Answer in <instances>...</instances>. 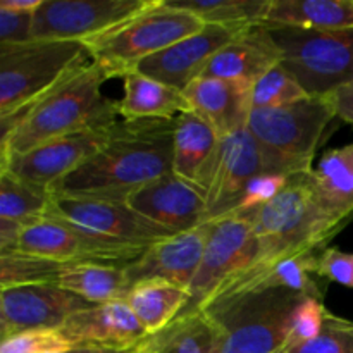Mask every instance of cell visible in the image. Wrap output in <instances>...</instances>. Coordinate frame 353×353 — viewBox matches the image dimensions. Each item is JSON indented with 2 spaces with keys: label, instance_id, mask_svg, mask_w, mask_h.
Segmentation results:
<instances>
[{
  "label": "cell",
  "instance_id": "cell-1",
  "mask_svg": "<svg viewBox=\"0 0 353 353\" xmlns=\"http://www.w3.org/2000/svg\"><path fill=\"white\" fill-rule=\"evenodd\" d=\"M174 130L176 117L121 121L107 143L50 193L126 202L145 185L171 174Z\"/></svg>",
  "mask_w": 353,
  "mask_h": 353
},
{
  "label": "cell",
  "instance_id": "cell-2",
  "mask_svg": "<svg viewBox=\"0 0 353 353\" xmlns=\"http://www.w3.org/2000/svg\"><path fill=\"white\" fill-rule=\"evenodd\" d=\"M107 74L90 62L62 79L33 105L12 116L0 117V165L12 155L97 126L117 123V100L103 97Z\"/></svg>",
  "mask_w": 353,
  "mask_h": 353
},
{
  "label": "cell",
  "instance_id": "cell-3",
  "mask_svg": "<svg viewBox=\"0 0 353 353\" xmlns=\"http://www.w3.org/2000/svg\"><path fill=\"white\" fill-rule=\"evenodd\" d=\"M247 214L257 238V255L245 271L221 286L210 300L243 285L283 259L309 250L323 252L327 248V241L345 228L324 209L312 171L290 176L286 188L274 200Z\"/></svg>",
  "mask_w": 353,
  "mask_h": 353
},
{
  "label": "cell",
  "instance_id": "cell-4",
  "mask_svg": "<svg viewBox=\"0 0 353 353\" xmlns=\"http://www.w3.org/2000/svg\"><path fill=\"white\" fill-rule=\"evenodd\" d=\"M336 119L330 97H309L278 109H255L247 130L261 148L265 172L295 176L312 171L316 152Z\"/></svg>",
  "mask_w": 353,
  "mask_h": 353
},
{
  "label": "cell",
  "instance_id": "cell-5",
  "mask_svg": "<svg viewBox=\"0 0 353 353\" xmlns=\"http://www.w3.org/2000/svg\"><path fill=\"white\" fill-rule=\"evenodd\" d=\"M203 26L205 23L195 14L155 0L154 6L133 19L85 45L92 61L105 71L107 78H124L137 71L145 59L199 33Z\"/></svg>",
  "mask_w": 353,
  "mask_h": 353
},
{
  "label": "cell",
  "instance_id": "cell-6",
  "mask_svg": "<svg viewBox=\"0 0 353 353\" xmlns=\"http://www.w3.org/2000/svg\"><path fill=\"white\" fill-rule=\"evenodd\" d=\"M90 62V52L81 41L0 45V117L28 109Z\"/></svg>",
  "mask_w": 353,
  "mask_h": 353
},
{
  "label": "cell",
  "instance_id": "cell-7",
  "mask_svg": "<svg viewBox=\"0 0 353 353\" xmlns=\"http://www.w3.org/2000/svg\"><path fill=\"white\" fill-rule=\"evenodd\" d=\"M265 28L281 52V64L310 97H330L353 81V28L338 31Z\"/></svg>",
  "mask_w": 353,
  "mask_h": 353
},
{
  "label": "cell",
  "instance_id": "cell-8",
  "mask_svg": "<svg viewBox=\"0 0 353 353\" xmlns=\"http://www.w3.org/2000/svg\"><path fill=\"white\" fill-rule=\"evenodd\" d=\"M302 296L288 290H272L205 310L224 330L221 353L288 350L292 314Z\"/></svg>",
  "mask_w": 353,
  "mask_h": 353
},
{
  "label": "cell",
  "instance_id": "cell-9",
  "mask_svg": "<svg viewBox=\"0 0 353 353\" xmlns=\"http://www.w3.org/2000/svg\"><path fill=\"white\" fill-rule=\"evenodd\" d=\"M207 224L209 233L202 264L188 288L192 300L178 317L202 310L210 296L245 271L257 255V238L247 212H233Z\"/></svg>",
  "mask_w": 353,
  "mask_h": 353
},
{
  "label": "cell",
  "instance_id": "cell-10",
  "mask_svg": "<svg viewBox=\"0 0 353 353\" xmlns=\"http://www.w3.org/2000/svg\"><path fill=\"white\" fill-rule=\"evenodd\" d=\"M45 217L64 221L90 234L130 247L148 248L176 236L172 231L152 223L126 202L52 195Z\"/></svg>",
  "mask_w": 353,
  "mask_h": 353
},
{
  "label": "cell",
  "instance_id": "cell-11",
  "mask_svg": "<svg viewBox=\"0 0 353 353\" xmlns=\"http://www.w3.org/2000/svg\"><path fill=\"white\" fill-rule=\"evenodd\" d=\"M155 0H43L34 12L33 40L86 41L154 6Z\"/></svg>",
  "mask_w": 353,
  "mask_h": 353
},
{
  "label": "cell",
  "instance_id": "cell-12",
  "mask_svg": "<svg viewBox=\"0 0 353 353\" xmlns=\"http://www.w3.org/2000/svg\"><path fill=\"white\" fill-rule=\"evenodd\" d=\"M147 248L112 243L59 219H43L23 228L16 252L65 264H100L126 268Z\"/></svg>",
  "mask_w": 353,
  "mask_h": 353
},
{
  "label": "cell",
  "instance_id": "cell-13",
  "mask_svg": "<svg viewBox=\"0 0 353 353\" xmlns=\"http://www.w3.org/2000/svg\"><path fill=\"white\" fill-rule=\"evenodd\" d=\"M265 172L261 148L247 128L219 140L200 188L205 192V221L223 219L238 209L248 183Z\"/></svg>",
  "mask_w": 353,
  "mask_h": 353
},
{
  "label": "cell",
  "instance_id": "cell-14",
  "mask_svg": "<svg viewBox=\"0 0 353 353\" xmlns=\"http://www.w3.org/2000/svg\"><path fill=\"white\" fill-rule=\"evenodd\" d=\"M116 124L65 134L26 154L12 155L7 164L0 165V172L7 171L23 181L50 190L95 155L112 137Z\"/></svg>",
  "mask_w": 353,
  "mask_h": 353
},
{
  "label": "cell",
  "instance_id": "cell-15",
  "mask_svg": "<svg viewBox=\"0 0 353 353\" xmlns=\"http://www.w3.org/2000/svg\"><path fill=\"white\" fill-rule=\"evenodd\" d=\"M93 303L55 285L0 288V338L34 330H61L74 314ZM0 340V341H2Z\"/></svg>",
  "mask_w": 353,
  "mask_h": 353
},
{
  "label": "cell",
  "instance_id": "cell-16",
  "mask_svg": "<svg viewBox=\"0 0 353 353\" xmlns=\"http://www.w3.org/2000/svg\"><path fill=\"white\" fill-rule=\"evenodd\" d=\"M243 31L247 30L205 24L199 33L190 34L165 50L145 59L137 71L185 92L195 79L202 78L210 59Z\"/></svg>",
  "mask_w": 353,
  "mask_h": 353
},
{
  "label": "cell",
  "instance_id": "cell-17",
  "mask_svg": "<svg viewBox=\"0 0 353 353\" xmlns=\"http://www.w3.org/2000/svg\"><path fill=\"white\" fill-rule=\"evenodd\" d=\"M126 203L174 234L195 230L205 221V192L174 172L145 185L128 196Z\"/></svg>",
  "mask_w": 353,
  "mask_h": 353
},
{
  "label": "cell",
  "instance_id": "cell-18",
  "mask_svg": "<svg viewBox=\"0 0 353 353\" xmlns=\"http://www.w3.org/2000/svg\"><path fill=\"white\" fill-rule=\"evenodd\" d=\"M209 224L176 234L148 247L133 264L124 268L131 286L141 281H168L190 288L199 272L205 250Z\"/></svg>",
  "mask_w": 353,
  "mask_h": 353
},
{
  "label": "cell",
  "instance_id": "cell-19",
  "mask_svg": "<svg viewBox=\"0 0 353 353\" xmlns=\"http://www.w3.org/2000/svg\"><path fill=\"white\" fill-rule=\"evenodd\" d=\"M61 333L72 345L133 350L148 336L124 300L100 303L69 317Z\"/></svg>",
  "mask_w": 353,
  "mask_h": 353
},
{
  "label": "cell",
  "instance_id": "cell-20",
  "mask_svg": "<svg viewBox=\"0 0 353 353\" xmlns=\"http://www.w3.org/2000/svg\"><path fill=\"white\" fill-rule=\"evenodd\" d=\"M281 62V52L265 26H255L224 45L207 64L202 78H219L254 86Z\"/></svg>",
  "mask_w": 353,
  "mask_h": 353
},
{
  "label": "cell",
  "instance_id": "cell-21",
  "mask_svg": "<svg viewBox=\"0 0 353 353\" xmlns=\"http://www.w3.org/2000/svg\"><path fill=\"white\" fill-rule=\"evenodd\" d=\"M252 86L219 78H199L185 90L192 110L210 124L219 138L247 128Z\"/></svg>",
  "mask_w": 353,
  "mask_h": 353
},
{
  "label": "cell",
  "instance_id": "cell-22",
  "mask_svg": "<svg viewBox=\"0 0 353 353\" xmlns=\"http://www.w3.org/2000/svg\"><path fill=\"white\" fill-rule=\"evenodd\" d=\"M319 255V250H309L283 259L259 276L248 279L243 285L234 286V288L214 296L203 310L214 309V307L234 302V300L245 299V296L257 295V293L272 292V290H288V292L299 293V295L316 296V299L323 300V286L314 279Z\"/></svg>",
  "mask_w": 353,
  "mask_h": 353
},
{
  "label": "cell",
  "instance_id": "cell-23",
  "mask_svg": "<svg viewBox=\"0 0 353 353\" xmlns=\"http://www.w3.org/2000/svg\"><path fill=\"white\" fill-rule=\"evenodd\" d=\"M124 95L117 100V114L123 121L174 119L190 112L185 92L133 71L124 76Z\"/></svg>",
  "mask_w": 353,
  "mask_h": 353
},
{
  "label": "cell",
  "instance_id": "cell-24",
  "mask_svg": "<svg viewBox=\"0 0 353 353\" xmlns=\"http://www.w3.org/2000/svg\"><path fill=\"white\" fill-rule=\"evenodd\" d=\"M223 340V326L209 312L199 310L147 336L138 348L147 353H221Z\"/></svg>",
  "mask_w": 353,
  "mask_h": 353
},
{
  "label": "cell",
  "instance_id": "cell-25",
  "mask_svg": "<svg viewBox=\"0 0 353 353\" xmlns=\"http://www.w3.org/2000/svg\"><path fill=\"white\" fill-rule=\"evenodd\" d=\"M219 140L216 130L193 110L176 117L172 172L186 181L202 185Z\"/></svg>",
  "mask_w": 353,
  "mask_h": 353
},
{
  "label": "cell",
  "instance_id": "cell-26",
  "mask_svg": "<svg viewBox=\"0 0 353 353\" xmlns=\"http://www.w3.org/2000/svg\"><path fill=\"white\" fill-rule=\"evenodd\" d=\"M262 26L316 31L352 30L353 0H272Z\"/></svg>",
  "mask_w": 353,
  "mask_h": 353
},
{
  "label": "cell",
  "instance_id": "cell-27",
  "mask_svg": "<svg viewBox=\"0 0 353 353\" xmlns=\"http://www.w3.org/2000/svg\"><path fill=\"white\" fill-rule=\"evenodd\" d=\"M312 176L324 209L345 226L353 217V141L323 154Z\"/></svg>",
  "mask_w": 353,
  "mask_h": 353
},
{
  "label": "cell",
  "instance_id": "cell-28",
  "mask_svg": "<svg viewBox=\"0 0 353 353\" xmlns=\"http://www.w3.org/2000/svg\"><path fill=\"white\" fill-rule=\"evenodd\" d=\"M190 300L192 293L181 286L168 281H141L131 286L124 302L150 336L178 319Z\"/></svg>",
  "mask_w": 353,
  "mask_h": 353
},
{
  "label": "cell",
  "instance_id": "cell-29",
  "mask_svg": "<svg viewBox=\"0 0 353 353\" xmlns=\"http://www.w3.org/2000/svg\"><path fill=\"white\" fill-rule=\"evenodd\" d=\"M57 286L81 296L93 305L119 302L126 299L131 290L124 268L100 264L69 265L59 279Z\"/></svg>",
  "mask_w": 353,
  "mask_h": 353
},
{
  "label": "cell",
  "instance_id": "cell-30",
  "mask_svg": "<svg viewBox=\"0 0 353 353\" xmlns=\"http://www.w3.org/2000/svg\"><path fill=\"white\" fill-rule=\"evenodd\" d=\"M272 0H164L169 7L188 10L205 24L248 28L262 26L268 19Z\"/></svg>",
  "mask_w": 353,
  "mask_h": 353
},
{
  "label": "cell",
  "instance_id": "cell-31",
  "mask_svg": "<svg viewBox=\"0 0 353 353\" xmlns=\"http://www.w3.org/2000/svg\"><path fill=\"white\" fill-rule=\"evenodd\" d=\"M50 190L23 181L10 172H0V219L23 226L43 219L50 205Z\"/></svg>",
  "mask_w": 353,
  "mask_h": 353
},
{
  "label": "cell",
  "instance_id": "cell-32",
  "mask_svg": "<svg viewBox=\"0 0 353 353\" xmlns=\"http://www.w3.org/2000/svg\"><path fill=\"white\" fill-rule=\"evenodd\" d=\"M72 264L52 259L10 252L0 255V288L21 285H55Z\"/></svg>",
  "mask_w": 353,
  "mask_h": 353
},
{
  "label": "cell",
  "instance_id": "cell-33",
  "mask_svg": "<svg viewBox=\"0 0 353 353\" xmlns=\"http://www.w3.org/2000/svg\"><path fill=\"white\" fill-rule=\"evenodd\" d=\"M309 93L302 88L295 76L279 62L269 69L262 78L252 86L250 103L252 110L255 109H278V107L292 105L300 100L309 99Z\"/></svg>",
  "mask_w": 353,
  "mask_h": 353
},
{
  "label": "cell",
  "instance_id": "cell-34",
  "mask_svg": "<svg viewBox=\"0 0 353 353\" xmlns=\"http://www.w3.org/2000/svg\"><path fill=\"white\" fill-rule=\"evenodd\" d=\"M288 353H353V321L327 310L319 336L288 348Z\"/></svg>",
  "mask_w": 353,
  "mask_h": 353
},
{
  "label": "cell",
  "instance_id": "cell-35",
  "mask_svg": "<svg viewBox=\"0 0 353 353\" xmlns=\"http://www.w3.org/2000/svg\"><path fill=\"white\" fill-rule=\"evenodd\" d=\"M72 347L61 330H34L0 341V353H64Z\"/></svg>",
  "mask_w": 353,
  "mask_h": 353
},
{
  "label": "cell",
  "instance_id": "cell-36",
  "mask_svg": "<svg viewBox=\"0 0 353 353\" xmlns=\"http://www.w3.org/2000/svg\"><path fill=\"white\" fill-rule=\"evenodd\" d=\"M326 314L327 309L324 307L323 300L316 299V296H302L292 314V333H290L288 348L307 343L319 336Z\"/></svg>",
  "mask_w": 353,
  "mask_h": 353
},
{
  "label": "cell",
  "instance_id": "cell-37",
  "mask_svg": "<svg viewBox=\"0 0 353 353\" xmlns=\"http://www.w3.org/2000/svg\"><path fill=\"white\" fill-rule=\"evenodd\" d=\"M288 181L290 176L278 174V172H262V174L255 176L248 183L247 190H245L243 196H241L240 205H238L234 212H250V210L265 205V203L274 200L286 188Z\"/></svg>",
  "mask_w": 353,
  "mask_h": 353
},
{
  "label": "cell",
  "instance_id": "cell-38",
  "mask_svg": "<svg viewBox=\"0 0 353 353\" xmlns=\"http://www.w3.org/2000/svg\"><path fill=\"white\" fill-rule=\"evenodd\" d=\"M316 276L317 279H326L353 288V254H347L334 247L324 248L319 255Z\"/></svg>",
  "mask_w": 353,
  "mask_h": 353
},
{
  "label": "cell",
  "instance_id": "cell-39",
  "mask_svg": "<svg viewBox=\"0 0 353 353\" xmlns=\"http://www.w3.org/2000/svg\"><path fill=\"white\" fill-rule=\"evenodd\" d=\"M34 14L0 9V45H23L33 41Z\"/></svg>",
  "mask_w": 353,
  "mask_h": 353
},
{
  "label": "cell",
  "instance_id": "cell-40",
  "mask_svg": "<svg viewBox=\"0 0 353 353\" xmlns=\"http://www.w3.org/2000/svg\"><path fill=\"white\" fill-rule=\"evenodd\" d=\"M330 100L333 102L338 119L345 121V123L353 126V81L341 86L334 93H331Z\"/></svg>",
  "mask_w": 353,
  "mask_h": 353
},
{
  "label": "cell",
  "instance_id": "cell-41",
  "mask_svg": "<svg viewBox=\"0 0 353 353\" xmlns=\"http://www.w3.org/2000/svg\"><path fill=\"white\" fill-rule=\"evenodd\" d=\"M23 228V224L14 223V221L0 219V255L17 250Z\"/></svg>",
  "mask_w": 353,
  "mask_h": 353
},
{
  "label": "cell",
  "instance_id": "cell-42",
  "mask_svg": "<svg viewBox=\"0 0 353 353\" xmlns=\"http://www.w3.org/2000/svg\"><path fill=\"white\" fill-rule=\"evenodd\" d=\"M43 0H2L0 9L12 10V12L34 14L41 7Z\"/></svg>",
  "mask_w": 353,
  "mask_h": 353
},
{
  "label": "cell",
  "instance_id": "cell-43",
  "mask_svg": "<svg viewBox=\"0 0 353 353\" xmlns=\"http://www.w3.org/2000/svg\"><path fill=\"white\" fill-rule=\"evenodd\" d=\"M64 353H131V350H110V348L100 347H85V345H76L71 350Z\"/></svg>",
  "mask_w": 353,
  "mask_h": 353
},
{
  "label": "cell",
  "instance_id": "cell-44",
  "mask_svg": "<svg viewBox=\"0 0 353 353\" xmlns=\"http://www.w3.org/2000/svg\"><path fill=\"white\" fill-rule=\"evenodd\" d=\"M131 353H147V352H141V350H140V348H138V347H134V348H133V350H131Z\"/></svg>",
  "mask_w": 353,
  "mask_h": 353
},
{
  "label": "cell",
  "instance_id": "cell-45",
  "mask_svg": "<svg viewBox=\"0 0 353 353\" xmlns=\"http://www.w3.org/2000/svg\"><path fill=\"white\" fill-rule=\"evenodd\" d=\"M283 353H288V352H283Z\"/></svg>",
  "mask_w": 353,
  "mask_h": 353
}]
</instances>
